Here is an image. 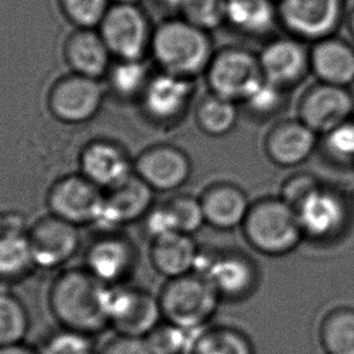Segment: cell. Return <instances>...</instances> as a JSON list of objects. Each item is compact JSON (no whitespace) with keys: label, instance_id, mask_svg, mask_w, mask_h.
I'll return each instance as SVG.
<instances>
[{"label":"cell","instance_id":"cell-1","mask_svg":"<svg viewBox=\"0 0 354 354\" xmlns=\"http://www.w3.org/2000/svg\"><path fill=\"white\" fill-rule=\"evenodd\" d=\"M111 291L84 266L64 267L50 283L46 304L59 328L94 337L109 328Z\"/></svg>","mask_w":354,"mask_h":354},{"label":"cell","instance_id":"cell-2","mask_svg":"<svg viewBox=\"0 0 354 354\" xmlns=\"http://www.w3.org/2000/svg\"><path fill=\"white\" fill-rule=\"evenodd\" d=\"M149 53L162 72L196 79L205 73L215 48L212 33L180 16L162 21L154 28Z\"/></svg>","mask_w":354,"mask_h":354},{"label":"cell","instance_id":"cell-3","mask_svg":"<svg viewBox=\"0 0 354 354\" xmlns=\"http://www.w3.org/2000/svg\"><path fill=\"white\" fill-rule=\"evenodd\" d=\"M241 228L254 250L272 257L290 254L305 238L297 214L281 197L251 203Z\"/></svg>","mask_w":354,"mask_h":354},{"label":"cell","instance_id":"cell-4","mask_svg":"<svg viewBox=\"0 0 354 354\" xmlns=\"http://www.w3.org/2000/svg\"><path fill=\"white\" fill-rule=\"evenodd\" d=\"M158 300L164 322L181 329L201 330L216 315L221 297L207 278L191 272L167 279Z\"/></svg>","mask_w":354,"mask_h":354},{"label":"cell","instance_id":"cell-5","mask_svg":"<svg viewBox=\"0 0 354 354\" xmlns=\"http://www.w3.org/2000/svg\"><path fill=\"white\" fill-rule=\"evenodd\" d=\"M204 77L209 93L238 104L265 79L259 55L238 45L215 50Z\"/></svg>","mask_w":354,"mask_h":354},{"label":"cell","instance_id":"cell-6","mask_svg":"<svg viewBox=\"0 0 354 354\" xmlns=\"http://www.w3.org/2000/svg\"><path fill=\"white\" fill-rule=\"evenodd\" d=\"M278 22L308 44L336 35L346 21V0H276Z\"/></svg>","mask_w":354,"mask_h":354},{"label":"cell","instance_id":"cell-7","mask_svg":"<svg viewBox=\"0 0 354 354\" xmlns=\"http://www.w3.org/2000/svg\"><path fill=\"white\" fill-rule=\"evenodd\" d=\"M193 272L207 278L221 300H244L259 283L255 262L236 251L199 250Z\"/></svg>","mask_w":354,"mask_h":354},{"label":"cell","instance_id":"cell-8","mask_svg":"<svg viewBox=\"0 0 354 354\" xmlns=\"http://www.w3.org/2000/svg\"><path fill=\"white\" fill-rule=\"evenodd\" d=\"M83 266L106 286L128 284L138 270V246L120 231H101L84 251Z\"/></svg>","mask_w":354,"mask_h":354},{"label":"cell","instance_id":"cell-9","mask_svg":"<svg viewBox=\"0 0 354 354\" xmlns=\"http://www.w3.org/2000/svg\"><path fill=\"white\" fill-rule=\"evenodd\" d=\"M99 27L111 54L120 59H142L151 50L154 28L138 4H114Z\"/></svg>","mask_w":354,"mask_h":354},{"label":"cell","instance_id":"cell-10","mask_svg":"<svg viewBox=\"0 0 354 354\" xmlns=\"http://www.w3.org/2000/svg\"><path fill=\"white\" fill-rule=\"evenodd\" d=\"M28 241L37 268L59 271L80 250V227L46 212L30 223Z\"/></svg>","mask_w":354,"mask_h":354},{"label":"cell","instance_id":"cell-11","mask_svg":"<svg viewBox=\"0 0 354 354\" xmlns=\"http://www.w3.org/2000/svg\"><path fill=\"white\" fill-rule=\"evenodd\" d=\"M104 192L82 174L61 177L46 193L48 212L75 226H91L99 221Z\"/></svg>","mask_w":354,"mask_h":354},{"label":"cell","instance_id":"cell-12","mask_svg":"<svg viewBox=\"0 0 354 354\" xmlns=\"http://www.w3.org/2000/svg\"><path fill=\"white\" fill-rule=\"evenodd\" d=\"M162 320L158 296L138 288L112 286L109 302V328L118 334L146 337Z\"/></svg>","mask_w":354,"mask_h":354},{"label":"cell","instance_id":"cell-13","mask_svg":"<svg viewBox=\"0 0 354 354\" xmlns=\"http://www.w3.org/2000/svg\"><path fill=\"white\" fill-rule=\"evenodd\" d=\"M196 93V79L160 72L151 77L140 99L151 120L159 125L172 127L186 117Z\"/></svg>","mask_w":354,"mask_h":354},{"label":"cell","instance_id":"cell-14","mask_svg":"<svg viewBox=\"0 0 354 354\" xmlns=\"http://www.w3.org/2000/svg\"><path fill=\"white\" fill-rule=\"evenodd\" d=\"M297 118L318 135L354 118V96L349 88L312 84L297 101Z\"/></svg>","mask_w":354,"mask_h":354},{"label":"cell","instance_id":"cell-15","mask_svg":"<svg viewBox=\"0 0 354 354\" xmlns=\"http://www.w3.org/2000/svg\"><path fill=\"white\" fill-rule=\"evenodd\" d=\"M305 238L324 241L339 236L347 226L351 209L344 194L320 185L295 210Z\"/></svg>","mask_w":354,"mask_h":354},{"label":"cell","instance_id":"cell-16","mask_svg":"<svg viewBox=\"0 0 354 354\" xmlns=\"http://www.w3.org/2000/svg\"><path fill=\"white\" fill-rule=\"evenodd\" d=\"M292 35L276 37L259 53L263 78L291 91L310 73V46Z\"/></svg>","mask_w":354,"mask_h":354},{"label":"cell","instance_id":"cell-17","mask_svg":"<svg viewBox=\"0 0 354 354\" xmlns=\"http://www.w3.org/2000/svg\"><path fill=\"white\" fill-rule=\"evenodd\" d=\"M191 158L183 148L160 143L145 149L133 162V172L154 192H175L192 175Z\"/></svg>","mask_w":354,"mask_h":354},{"label":"cell","instance_id":"cell-18","mask_svg":"<svg viewBox=\"0 0 354 354\" xmlns=\"http://www.w3.org/2000/svg\"><path fill=\"white\" fill-rule=\"evenodd\" d=\"M104 95L97 79L73 73L54 84L48 102L51 113L61 122L79 124L94 118Z\"/></svg>","mask_w":354,"mask_h":354},{"label":"cell","instance_id":"cell-19","mask_svg":"<svg viewBox=\"0 0 354 354\" xmlns=\"http://www.w3.org/2000/svg\"><path fill=\"white\" fill-rule=\"evenodd\" d=\"M154 191L133 172L128 180L104 192V204L96 227L101 231L120 228L142 221L152 210Z\"/></svg>","mask_w":354,"mask_h":354},{"label":"cell","instance_id":"cell-20","mask_svg":"<svg viewBox=\"0 0 354 354\" xmlns=\"http://www.w3.org/2000/svg\"><path fill=\"white\" fill-rule=\"evenodd\" d=\"M318 136L299 118L281 119L266 133V157L277 167H299L307 162L319 146Z\"/></svg>","mask_w":354,"mask_h":354},{"label":"cell","instance_id":"cell-21","mask_svg":"<svg viewBox=\"0 0 354 354\" xmlns=\"http://www.w3.org/2000/svg\"><path fill=\"white\" fill-rule=\"evenodd\" d=\"M80 174L104 192L118 186L133 174V162L117 143L94 141L80 154Z\"/></svg>","mask_w":354,"mask_h":354},{"label":"cell","instance_id":"cell-22","mask_svg":"<svg viewBox=\"0 0 354 354\" xmlns=\"http://www.w3.org/2000/svg\"><path fill=\"white\" fill-rule=\"evenodd\" d=\"M25 218L17 212H4V230L0 234V281H22L37 270Z\"/></svg>","mask_w":354,"mask_h":354},{"label":"cell","instance_id":"cell-23","mask_svg":"<svg viewBox=\"0 0 354 354\" xmlns=\"http://www.w3.org/2000/svg\"><path fill=\"white\" fill-rule=\"evenodd\" d=\"M205 223L218 231L241 228L251 202L243 188L232 183L209 185L199 197Z\"/></svg>","mask_w":354,"mask_h":354},{"label":"cell","instance_id":"cell-24","mask_svg":"<svg viewBox=\"0 0 354 354\" xmlns=\"http://www.w3.org/2000/svg\"><path fill=\"white\" fill-rule=\"evenodd\" d=\"M310 73L317 82L349 88L354 84V46L336 35L310 46Z\"/></svg>","mask_w":354,"mask_h":354},{"label":"cell","instance_id":"cell-25","mask_svg":"<svg viewBox=\"0 0 354 354\" xmlns=\"http://www.w3.org/2000/svg\"><path fill=\"white\" fill-rule=\"evenodd\" d=\"M199 250L192 236L174 232L151 241L149 261L154 271L171 279L193 272Z\"/></svg>","mask_w":354,"mask_h":354},{"label":"cell","instance_id":"cell-26","mask_svg":"<svg viewBox=\"0 0 354 354\" xmlns=\"http://www.w3.org/2000/svg\"><path fill=\"white\" fill-rule=\"evenodd\" d=\"M111 51L100 33L91 28H79L69 35L64 56L74 73L97 79L109 69Z\"/></svg>","mask_w":354,"mask_h":354},{"label":"cell","instance_id":"cell-27","mask_svg":"<svg viewBox=\"0 0 354 354\" xmlns=\"http://www.w3.org/2000/svg\"><path fill=\"white\" fill-rule=\"evenodd\" d=\"M226 25L250 38L272 35L279 26L277 3L274 0H226Z\"/></svg>","mask_w":354,"mask_h":354},{"label":"cell","instance_id":"cell-28","mask_svg":"<svg viewBox=\"0 0 354 354\" xmlns=\"http://www.w3.org/2000/svg\"><path fill=\"white\" fill-rule=\"evenodd\" d=\"M238 104L207 93L198 102L194 119L198 129L210 138H222L231 133L238 124Z\"/></svg>","mask_w":354,"mask_h":354},{"label":"cell","instance_id":"cell-29","mask_svg":"<svg viewBox=\"0 0 354 354\" xmlns=\"http://www.w3.org/2000/svg\"><path fill=\"white\" fill-rule=\"evenodd\" d=\"M188 354H256L249 336L232 326L204 328L198 333Z\"/></svg>","mask_w":354,"mask_h":354},{"label":"cell","instance_id":"cell-30","mask_svg":"<svg viewBox=\"0 0 354 354\" xmlns=\"http://www.w3.org/2000/svg\"><path fill=\"white\" fill-rule=\"evenodd\" d=\"M319 341L325 354H354V308L329 310L320 323Z\"/></svg>","mask_w":354,"mask_h":354},{"label":"cell","instance_id":"cell-31","mask_svg":"<svg viewBox=\"0 0 354 354\" xmlns=\"http://www.w3.org/2000/svg\"><path fill=\"white\" fill-rule=\"evenodd\" d=\"M30 329V315L19 296L0 289V347L25 342Z\"/></svg>","mask_w":354,"mask_h":354},{"label":"cell","instance_id":"cell-32","mask_svg":"<svg viewBox=\"0 0 354 354\" xmlns=\"http://www.w3.org/2000/svg\"><path fill=\"white\" fill-rule=\"evenodd\" d=\"M109 86L124 99L141 97L152 77L142 59H120L109 67Z\"/></svg>","mask_w":354,"mask_h":354},{"label":"cell","instance_id":"cell-33","mask_svg":"<svg viewBox=\"0 0 354 354\" xmlns=\"http://www.w3.org/2000/svg\"><path fill=\"white\" fill-rule=\"evenodd\" d=\"M289 93L290 91L286 88L263 79V82L241 104L252 118L263 122L274 118L286 109Z\"/></svg>","mask_w":354,"mask_h":354},{"label":"cell","instance_id":"cell-34","mask_svg":"<svg viewBox=\"0 0 354 354\" xmlns=\"http://www.w3.org/2000/svg\"><path fill=\"white\" fill-rule=\"evenodd\" d=\"M201 330L181 329L165 322L158 325L145 339L152 354H188Z\"/></svg>","mask_w":354,"mask_h":354},{"label":"cell","instance_id":"cell-35","mask_svg":"<svg viewBox=\"0 0 354 354\" xmlns=\"http://www.w3.org/2000/svg\"><path fill=\"white\" fill-rule=\"evenodd\" d=\"M178 12L191 25L209 33L226 25V0H186Z\"/></svg>","mask_w":354,"mask_h":354},{"label":"cell","instance_id":"cell-36","mask_svg":"<svg viewBox=\"0 0 354 354\" xmlns=\"http://www.w3.org/2000/svg\"><path fill=\"white\" fill-rule=\"evenodd\" d=\"M165 207L171 215L176 231L180 233L192 236L205 223L199 198L189 194H176L165 203Z\"/></svg>","mask_w":354,"mask_h":354},{"label":"cell","instance_id":"cell-37","mask_svg":"<svg viewBox=\"0 0 354 354\" xmlns=\"http://www.w3.org/2000/svg\"><path fill=\"white\" fill-rule=\"evenodd\" d=\"M38 349L40 354H97L93 336L64 328L46 336Z\"/></svg>","mask_w":354,"mask_h":354},{"label":"cell","instance_id":"cell-38","mask_svg":"<svg viewBox=\"0 0 354 354\" xmlns=\"http://www.w3.org/2000/svg\"><path fill=\"white\" fill-rule=\"evenodd\" d=\"M320 147L331 162L344 165L354 162V118L322 135Z\"/></svg>","mask_w":354,"mask_h":354},{"label":"cell","instance_id":"cell-39","mask_svg":"<svg viewBox=\"0 0 354 354\" xmlns=\"http://www.w3.org/2000/svg\"><path fill=\"white\" fill-rule=\"evenodd\" d=\"M64 15L79 28L100 26L107 14L109 0H59Z\"/></svg>","mask_w":354,"mask_h":354},{"label":"cell","instance_id":"cell-40","mask_svg":"<svg viewBox=\"0 0 354 354\" xmlns=\"http://www.w3.org/2000/svg\"><path fill=\"white\" fill-rule=\"evenodd\" d=\"M320 185L322 183L313 174L310 172L294 174L290 177H288L283 183L279 197L296 210L301 203L304 202L310 193L315 192Z\"/></svg>","mask_w":354,"mask_h":354},{"label":"cell","instance_id":"cell-41","mask_svg":"<svg viewBox=\"0 0 354 354\" xmlns=\"http://www.w3.org/2000/svg\"><path fill=\"white\" fill-rule=\"evenodd\" d=\"M97 354H152L147 342L143 337H135L129 335L114 333L111 337L104 339Z\"/></svg>","mask_w":354,"mask_h":354},{"label":"cell","instance_id":"cell-42","mask_svg":"<svg viewBox=\"0 0 354 354\" xmlns=\"http://www.w3.org/2000/svg\"><path fill=\"white\" fill-rule=\"evenodd\" d=\"M142 221L145 223V232L147 233L149 241L177 232L171 215L165 204L158 207H153L152 210L148 212Z\"/></svg>","mask_w":354,"mask_h":354},{"label":"cell","instance_id":"cell-43","mask_svg":"<svg viewBox=\"0 0 354 354\" xmlns=\"http://www.w3.org/2000/svg\"><path fill=\"white\" fill-rule=\"evenodd\" d=\"M0 354H40V352L37 347H32L30 344L22 342V344L0 347Z\"/></svg>","mask_w":354,"mask_h":354},{"label":"cell","instance_id":"cell-44","mask_svg":"<svg viewBox=\"0 0 354 354\" xmlns=\"http://www.w3.org/2000/svg\"><path fill=\"white\" fill-rule=\"evenodd\" d=\"M159 3H160L162 6L167 8V9L180 11L183 4L186 3V0H159Z\"/></svg>","mask_w":354,"mask_h":354},{"label":"cell","instance_id":"cell-45","mask_svg":"<svg viewBox=\"0 0 354 354\" xmlns=\"http://www.w3.org/2000/svg\"><path fill=\"white\" fill-rule=\"evenodd\" d=\"M346 24H347V28H348L349 35H352L354 39V6L351 10L347 12L346 16Z\"/></svg>","mask_w":354,"mask_h":354},{"label":"cell","instance_id":"cell-46","mask_svg":"<svg viewBox=\"0 0 354 354\" xmlns=\"http://www.w3.org/2000/svg\"><path fill=\"white\" fill-rule=\"evenodd\" d=\"M115 1L120 4H138L140 0H115Z\"/></svg>","mask_w":354,"mask_h":354},{"label":"cell","instance_id":"cell-47","mask_svg":"<svg viewBox=\"0 0 354 354\" xmlns=\"http://www.w3.org/2000/svg\"><path fill=\"white\" fill-rule=\"evenodd\" d=\"M4 230V212H0V234L3 233Z\"/></svg>","mask_w":354,"mask_h":354}]
</instances>
